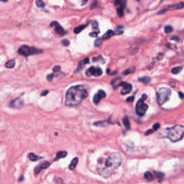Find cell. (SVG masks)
Masks as SVG:
<instances>
[{
  "mask_svg": "<svg viewBox=\"0 0 184 184\" xmlns=\"http://www.w3.org/2000/svg\"><path fill=\"white\" fill-rule=\"evenodd\" d=\"M122 162V156L119 152H112L100 158L97 164V171L103 178H108L114 173Z\"/></svg>",
  "mask_w": 184,
  "mask_h": 184,
  "instance_id": "obj_1",
  "label": "cell"
},
{
  "mask_svg": "<svg viewBox=\"0 0 184 184\" xmlns=\"http://www.w3.org/2000/svg\"><path fill=\"white\" fill-rule=\"evenodd\" d=\"M87 96V90L84 86L77 85L72 86L66 92V105L69 106L79 105Z\"/></svg>",
  "mask_w": 184,
  "mask_h": 184,
  "instance_id": "obj_2",
  "label": "cell"
},
{
  "mask_svg": "<svg viewBox=\"0 0 184 184\" xmlns=\"http://www.w3.org/2000/svg\"><path fill=\"white\" fill-rule=\"evenodd\" d=\"M166 135L165 137H168L173 143H176L183 138L184 133V127L183 125H176L171 128L165 130Z\"/></svg>",
  "mask_w": 184,
  "mask_h": 184,
  "instance_id": "obj_3",
  "label": "cell"
},
{
  "mask_svg": "<svg viewBox=\"0 0 184 184\" xmlns=\"http://www.w3.org/2000/svg\"><path fill=\"white\" fill-rule=\"evenodd\" d=\"M171 95V90L169 88L163 87L160 88L157 92V101L159 105H163L166 102Z\"/></svg>",
  "mask_w": 184,
  "mask_h": 184,
  "instance_id": "obj_4",
  "label": "cell"
},
{
  "mask_svg": "<svg viewBox=\"0 0 184 184\" xmlns=\"http://www.w3.org/2000/svg\"><path fill=\"white\" fill-rule=\"evenodd\" d=\"M17 53H18L19 55H22V56L28 57L32 55H36L42 53H43V50H39L34 47H30V46L28 45H23L19 48Z\"/></svg>",
  "mask_w": 184,
  "mask_h": 184,
  "instance_id": "obj_5",
  "label": "cell"
},
{
  "mask_svg": "<svg viewBox=\"0 0 184 184\" xmlns=\"http://www.w3.org/2000/svg\"><path fill=\"white\" fill-rule=\"evenodd\" d=\"M146 97H147V96L145 94L143 95L142 98L137 101L136 105V113L137 115L140 117H143V115H145L148 109V105L144 102V99H146Z\"/></svg>",
  "mask_w": 184,
  "mask_h": 184,
  "instance_id": "obj_6",
  "label": "cell"
},
{
  "mask_svg": "<svg viewBox=\"0 0 184 184\" xmlns=\"http://www.w3.org/2000/svg\"><path fill=\"white\" fill-rule=\"evenodd\" d=\"M102 74V71L100 68L95 67V66H92L88 69L86 70V76L90 77V76H100Z\"/></svg>",
  "mask_w": 184,
  "mask_h": 184,
  "instance_id": "obj_7",
  "label": "cell"
},
{
  "mask_svg": "<svg viewBox=\"0 0 184 184\" xmlns=\"http://www.w3.org/2000/svg\"><path fill=\"white\" fill-rule=\"evenodd\" d=\"M24 105H25V102H24L23 99L21 97H17V98L11 101V102L10 103V107L18 109L23 107Z\"/></svg>",
  "mask_w": 184,
  "mask_h": 184,
  "instance_id": "obj_8",
  "label": "cell"
},
{
  "mask_svg": "<svg viewBox=\"0 0 184 184\" xmlns=\"http://www.w3.org/2000/svg\"><path fill=\"white\" fill-rule=\"evenodd\" d=\"M51 27H53L55 29V32H56V34L59 35L60 36H63L66 34V32L64 30V29L62 28V26L60 25V24L58 23V22H52L50 25Z\"/></svg>",
  "mask_w": 184,
  "mask_h": 184,
  "instance_id": "obj_9",
  "label": "cell"
},
{
  "mask_svg": "<svg viewBox=\"0 0 184 184\" xmlns=\"http://www.w3.org/2000/svg\"><path fill=\"white\" fill-rule=\"evenodd\" d=\"M119 86H122V89L121 91V94L122 95L129 94V93L132 91V86L131 84L124 81L121 82Z\"/></svg>",
  "mask_w": 184,
  "mask_h": 184,
  "instance_id": "obj_10",
  "label": "cell"
},
{
  "mask_svg": "<svg viewBox=\"0 0 184 184\" xmlns=\"http://www.w3.org/2000/svg\"><path fill=\"white\" fill-rule=\"evenodd\" d=\"M106 97V93L104 92L103 90H99V92L96 94L94 95V99H93V101L95 105H98L100 102L101 100Z\"/></svg>",
  "mask_w": 184,
  "mask_h": 184,
  "instance_id": "obj_11",
  "label": "cell"
},
{
  "mask_svg": "<svg viewBox=\"0 0 184 184\" xmlns=\"http://www.w3.org/2000/svg\"><path fill=\"white\" fill-rule=\"evenodd\" d=\"M50 165V163H49V162H48V161L43 162V163H41V164H40V165H38L35 168V169H34L35 173L36 175L39 174L42 170L46 169V168H48Z\"/></svg>",
  "mask_w": 184,
  "mask_h": 184,
  "instance_id": "obj_12",
  "label": "cell"
},
{
  "mask_svg": "<svg viewBox=\"0 0 184 184\" xmlns=\"http://www.w3.org/2000/svg\"><path fill=\"white\" fill-rule=\"evenodd\" d=\"M67 152L66 151H59L56 153V156H55V159L53 160V161H56L58 160H60L61 158H66L67 156Z\"/></svg>",
  "mask_w": 184,
  "mask_h": 184,
  "instance_id": "obj_13",
  "label": "cell"
},
{
  "mask_svg": "<svg viewBox=\"0 0 184 184\" xmlns=\"http://www.w3.org/2000/svg\"><path fill=\"white\" fill-rule=\"evenodd\" d=\"M115 34H114V32L112 30H109L107 32H106L105 35H103L102 37H101V40H104V41H105V40H107V39H109L112 37V36H114Z\"/></svg>",
  "mask_w": 184,
  "mask_h": 184,
  "instance_id": "obj_14",
  "label": "cell"
},
{
  "mask_svg": "<svg viewBox=\"0 0 184 184\" xmlns=\"http://www.w3.org/2000/svg\"><path fill=\"white\" fill-rule=\"evenodd\" d=\"M28 158L30 159V160L35 162V161L38 160L42 159L43 158V157L38 156H37V155L32 153V152H30V153L28 154Z\"/></svg>",
  "mask_w": 184,
  "mask_h": 184,
  "instance_id": "obj_15",
  "label": "cell"
},
{
  "mask_svg": "<svg viewBox=\"0 0 184 184\" xmlns=\"http://www.w3.org/2000/svg\"><path fill=\"white\" fill-rule=\"evenodd\" d=\"M122 82V79L121 78H117L115 79H113L111 83L113 86V88H117L119 87V85H120V83Z\"/></svg>",
  "mask_w": 184,
  "mask_h": 184,
  "instance_id": "obj_16",
  "label": "cell"
},
{
  "mask_svg": "<svg viewBox=\"0 0 184 184\" xmlns=\"http://www.w3.org/2000/svg\"><path fill=\"white\" fill-rule=\"evenodd\" d=\"M78 162H79V159L77 158H74V159H73L71 163L69 166H68V168H69V170H74L75 168L76 167L77 164H78Z\"/></svg>",
  "mask_w": 184,
  "mask_h": 184,
  "instance_id": "obj_17",
  "label": "cell"
},
{
  "mask_svg": "<svg viewBox=\"0 0 184 184\" xmlns=\"http://www.w3.org/2000/svg\"><path fill=\"white\" fill-rule=\"evenodd\" d=\"M144 177H145V178L148 181H152L154 180V176L152 174V173L150 171L145 172V174H144Z\"/></svg>",
  "mask_w": 184,
  "mask_h": 184,
  "instance_id": "obj_18",
  "label": "cell"
},
{
  "mask_svg": "<svg viewBox=\"0 0 184 184\" xmlns=\"http://www.w3.org/2000/svg\"><path fill=\"white\" fill-rule=\"evenodd\" d=\"M15 66V59H11L9 60L8 61L6 62L5 63V67L7 68H13Z\"/></svg>",
  "mask_w": 184,
  "mask_h": 184,
  "instance_id": "obj_19",
  "label": "cell"
},
{
  "mask_svg": "<svg viewBox=\"0 0 184 184\" xmlns=\"http://www.w3.org/2000/svg\"><path fill=\"white\" fill-rule=\"evenodd\" d=\"M159 128H160V124L159 123L155 124V125H153V127H152V130H148V131L145 133V135H149L150 134H152V133H153V132L157 131Z\"/></svg>",
  "mask_w": 184,
  "mask_h": 184,
  "instance_id": "obj_20",
  "label": "cell"
},
{
  "mask_svg": "<svg viewBox=\"0 0 184 184\" xmlns=\"http://www.w3.org/2000/svg\"><path fill=\"white\" fill-rule=\"evenodd\" d=\"M122 122H123V125H125V127L126 129H127V130H129L130 128V123L129 119H128V117H124Z\"/></svg>",
  "mask_w": 184,
  "mask_h": 184,
  "instance_id": "obj_21",
  "label": "cell"
},
{
  "mask_svg": "<svg viewBox=\"0 0 184 184\" xmlns=\"http://www.w3.org/2000/svg\"><path fill=\"white\" fill-rule=\"evenodd\" d=\"M86 26H87V25H80V26L76 27V28H74V33H76V34H79V33L81 32V31L83 30V29L85 28Z\"/></svg>",
  "mask_w": 184,
  "mask_h": 184,
  "instance_id": "obj_22",
  "label": "cell"
},
{
  "mask_svg": "<svg viewBox=\"0 0 184 184\" xmlns=\"http://www.w3.org/2000/svg\"><path fill=\"white\" fill-rule=\"evenodd\" d=\"M153 173H154V176H156V178H158L160 181L162 179L164 178L163 173L158 172V171H153Z\"/></svg>",
  "mask_w": 184,
  "mask_h": 184,
  "instance_id": "obj_23",
  "label": "cell"
},
{
  "mask_svg": "<svg viewBox=\"0 0 184 184\" xmlns=\"http://www.w3.org/2000/svg\"><path fill=\"white\" fill-rule=\"evenodd\" d=\"M183 69V67L181 66H178V67L173 68L171 70V73L173 74H178V73H180Z\"/></svg>",
  "mask_w": 184,
  "mask_h": 184,
  "instance_id": "obj_24",
  "label": "cell"
},
{
  "mask_svg": "<svg viewBox=\"0 0 184 184\" xmlns=\"http://www.w3.org/2000/svg\"><path fill=\"white\" fill-rule=\"evenodd\" d=\"M138 81H140L142 83H148L150 81V78L148 76L140 77V78L138 79Z\"/></svg>",
  "mask_w": 184,
  "mask_h": 184,
  "instance_id": "obj_25",
  "label": "cell"
},
{
  "mask_svg": "<svg viewBox=\"0 0 184 184\" xmlns=\"http://www.w3.org/2000/svg\"><path fill=\"white\" fill-rule=\"evenodd\" d=\"M117 15L119 17H122L124 16V7H122V6H119V8L117 9Z\"/></svg>",
  "mask_w": 184,
  "mask_h": 184,
  "instance_id": "obj_26",
  "label": "cell"
},
{
  "mask_svg": "<svg viewBox=\"0 0 184 184\" xmlns=\"http://www.w3.org/2000/svg\"><path fill=\"white\" fill-rule=\"evenodd\" d=\"M35 4H36L37 7H41V8L44 7L45 5V2L42 1V0H37V1L35 2Z\"/></svg>",
  "mask_w": 184,
  "mask_h": 184,
  "instance_id": "obj_27",
  "label": "cell"
},
{
  "mask_svg": "<svg viewBox=\"0 0 184 184\" xmlns=\"http://www.w3.org/2000/svg\"><path fill=\"white\" fill-rule=\"evenodd\" d=\"M106 125H107V121H100L94 123V125L99 126V127H104V126H106Z\"/></svg>",
  "mask_w": 184,
  "mask_h": 184,
  "instance_id": "obj_28",
  "label": "cell"
},
{
  "mask_svg": "<svg viewBox=\"0 0 184 184\" xmlns=\"http://www.w3.org/2000/svg\"><path fill=\"white\" fill-rule=\"evenodd\" d=\"M135 71V68H129V69H127L125 71L123 72V75H128L130 74H132L134 73Z\"/></svg>",
  "mask_w": 184,
  "mask_h": 184,
  "instance_id": "obj_29",
  "label": "cell"
},
{
  "mask_svg": "<svg viewBox=\"0 0 184 184\" xmlns=\"http://www.w3.org/2000/svg\"><path fill=\"white\" fill-rule=\"evenodd\" d=\"M92 28L94 29V30H97V32H99V31L98 30V23L96 20H94L92 21Z\"/></svg>",
  "mask_w": 184,
  "mask_h": 184,
  "instance_id": "obj_30",
  "label": "cell"
},
{
  "mask_svg": "<svg viewBox=\"0 0 184 184\" xmlns=\"http://www.w3.org/2000/svg\"><path fill=\"white\" fill-rule=\"evenodd\" d=\"M173 28L170 25H167L165 27V32L167 33V34H168V33H170L173 31Z\"/></svg>",
  "mask_w": 184,
  "mask_h": 184,
  "instance_id": "obj_31",
  "label": "cell"
},
{
  "mask_svg": "<svg viewBox=\"0 0 184 184\" xmlns=\"http://www.w3.org/2000/svg\"><path fill=\"white\" fill-rule=\"evenodd\" d=\"M101 43H102V41H101V38H98L96 39L94 42V45L96 47H99L101 45Z\"/></svg>",
  "mask_w": 184,
  "mask_h": 184,
  "instance_id": "obj_32",
  "label": "cell"
},
{
  "mask_svg": "<svg viewBox=\"0 0 184 184\" xmlns=\"http://www.w3.org/2000/svg\"><path fill=\"white\" fill-rule=\"evenodd\" d=\"M98 5H99L98 2L95 1V2H93V3L92 4V5H91L90 9H91V10H92V9H94V8H96V7H98V6H99Z\"/></svg>",
  "mask_w": 184,
  "mask_h": 184,
  "instance_id": "obj_33",
  "label": "cell"
},
{
  "mask_svg": "<svg viewBox=\"0 0 184 184\" xmlns=\"http://www.w3.org/2000/svg\"><path fill=\"white\" fill-rule=\"evenodd\" d=\"M55 181L56 183H58V184H64V181L62 178H55Z\"/></svg>",
  "mask_w": 184,
  "mask_h": 184,
  "instance_id": "obj_34",
  "label": "cell"
},
{
  "mask_svg": "<svg viewBox=\"0 0 184 184\" xmlns=\"http://www.w3.org/2000/svg\"><path fill=\"white\" fill-rule=\"evenodd\" d=\"M61 43L63 44V45L64 46H66V47H67V46L69 45L70 42L68 41V40H63V41H62V42H61Z\"/></svg>",
  "mask_w": 184,
  "mask_h": 184,
  "instance_id": "obj_35",
  "label": "cell"
},
{
  "mask_svg": "<svg viewBox=\"0 0 184 184\" xmlns=\"http://www.w3.org/2000/svg\"><path fill=\"white\" fill-rule=\"evenodd\" d=\"M106 73H107V74L109 75H110V76H114V74H117V71H114V72L112 73V72H111V71H110L109 68H108V69L106 70Z\"/></svg>",
  "mask_w": 184,
  "mask_h": 184,
  "instance_id": "obj_36",
  "label": "cell"
},
{
  "mask_svg": "<svg viewBox=\"0 0 184 184\" xmlns=\"http://www.w3.org/2000/svg\"><path fill=\"white\" fill-rule=\"evenodd\" d=\"M98 34H99L98 32H91L89 35L92 37H98Z\"/></svg>",
  "mask_w": 184,
  "mask_h": 184,
  "instance_id": "obj_37",
  "label": "cell"
},
{
  "mask_svg": "<svg viewBox=\"0 0 184 184\" xmlns=\"http://www.w3.org/2000/svg\"><path fill=\"white\" fill-rule=\"evenodd\" d=\"M60 70H61V66H56L53 68V71L54 72H58V71H59Z\"/></svg>",
  "mask_w": 184,
  "mask_h": 184,
  "instance_id": "obj_38",
  "label": "cell"
},
{
  "mask_svg": "<svg viewBox=\"0 0 184 184\" xmlns=\"http://www.w3.org/2000/svg\"><path fill=\"white\" fill-rule=\"evenodd\" d=\"M53 76H54V74H49V75H48V76H47V79H48L49 81H52Z\"/></svg>",
  "mask_w": 184,
  "mask_h": 184,
  "instance_id": "obj_39",
  "label": "cell"
},
{
  "mask_svg": "<svg viewBox=\"0 0 184 184\" xmlns=\"http://www.w3.org/2000/svg\"><path fill=\"white\" fill-rule=\"evenodd\" d=\"M127 101V102H132L133 101H134V96H130L129 97V98L127 99V100H126Z\"/></svg>",
  "mask_w": 184,
  "mask_h": 184,
  "instance_id": "obj_40",
  "label": "cell"
},
{
  "mask_svg": "<svg viewBox=\"0 0 184 184\" xmlns=\"http://www.w3.org/2000/svg\"><path fill=\"white\" fill-rule=\"evenodd\" d=\"M83 61L84 64H87V63H89V58H85Z\"/></svg>",
  "mask_w": 184,
  "mask_h": 184,
  "instance_id": "obj_41",
  "label": "cell"
},
{
  "mask_svg": "<svg viewBox=\"0 0 184 184\" xmlns=\"http://www.w3.org/2000/svg\"><path fill=\"white\" fill-rule=\"evenodd\" d=\"M48 92H48V90H46V91H43V92L41 93V96H45V95H47V94H48Z\"/></svg>",
  "mask_w": 184,
  "mask_h": 184,
  "instance_id": "obj_42",
  "label": "cell"
},
{
  "mask_svg": "<svg viewBox=\"0 0 184 184\" xmlns=\"http://www.w3.org/2000/svg\"><path fill=\"white\" fill-rule=\"evenodd\" d=\"M178 95H179V96H180V98L181 99H182L183 98V94L181 92H178Z\"/></svg>",
  "mask_w": 184,
  "mask_h": 184,
  "instance_id": "obj_43",
  "label": "cell"
},
{
  "mask_svg": "<svg viewBox=\"0 0 184 184\" xmlns=\"http://www.w3.org/2000/svg\"><path fill=\"white\" fill-rule=\"evenodd\" d=\"M171 39L172 40H176V41H179V37H173Z\"/></svg>",
  "mask_w": 184,
  "mask_h": 184,
  "instance_id": "obj_44",
  "label": "cell"
},
{
  "mask_svg": "<svg viewBox=\"0 0 184 184\" xmlns=\"http://www.w3.org/2000/svg\"><path fill=\"white\" fill-rule=\"evenodd\" d=\"M163 54H159V55H158V60H160V59H162L163 58Z\"/></svg>",
  "mask_w": 184,
  "mask_h": 184,
  "instance_id": "obj_45",
  "label": "cell"
},
{
  "mask_svg": "<svg viewBox=\"0 0 184 184\" xmlns=\"http://www.w3.org/2000/svg\"><path fill=\"white\" fill-rule=\"evenodd\" d=\"M23 179H24V177H23V176H21V177H20V178H19V181H22V180H23Z\"/></svg>",
  "mask_w": 184,
  "mask_h": 184,
  "instance_id": "obj_46",
  "label": "cell"
}]
</instances>
